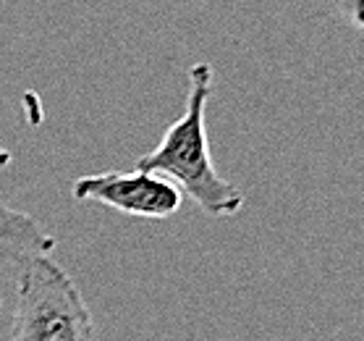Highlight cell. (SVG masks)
<instances>
[{
	"instance_id": "6da1fadb",
	"label": "cell",
	"mask_w": 364,
	"mask_h": 341,
	"mask_svg": "<svg viewBox=\"0 0 364 341\" xmlns=\"http://www.w3.org/2000/svg\"><path fill=\"white\" fill-rule=\"evenodd\" d=\"M213 92V66L194 63L189 68V92L181 118L168 126L155 150L136 160L139 171L168 176L207 216H236L244 208V194L218 174L210 155L205 129L207 98Z\"/></svg>"
},
{
	"instance_id": "277c9868",
	"label": "cell",
	"mask_w": 364,
	"mask_h": 341,
	"mask_svg": "<svg viewBox=\"0 0 364 341\" xmlns=\"http://www.w3.org/2000/svg\"><path fill=\"white\" fill-rule=\"evenodd\" d=\"M55 239L32 216L0 202V263H26L50 255Z\"/></svg>"
},
{
	"instance_id": "7a4b0ae2",
	"label": "cell",
	"mask_w": 364,
	"mask_h": 341,
	"mask_svg": "<svg viewBox=\"0 0 364 341\" xmlns=\"http://www.w3.org/2000/svg\"><path fill=\"white\" fill-rule=\"evenodd\" d=\"M11 341H97L82 291L50 255L21 263Z\"/></svg>"
},
{
	"instance_id": "5b68a950",
	"label": "cell",
	"mask_w": 364,
	"mask_h": 341,
	"mask_svg": "<svg viewBox=\"0 0 364 341\" xmlns=\"http://www.w3.org/2000/svg\"><path fill=\"white\" fill-rule=\"evenodd\" d=\"M11 166V152L0 145V168H9Z\"/></svg>"
},
{
	"instance_id": "3957f363",
	"label": "cell",
	"mask_w": 364,
	"mask_h": 341,
	"mask_svg": "<svg viewBox=\"0 0 364 341\" xmlns=\"http://www.w3.org/2000/svg\"><path fill=\"white\" fill-rule=\"evenodd\" d=\"M76 202H97L124 216L166 221L181 210V189L166 176L147 171H105L79 176L71 187Z\"/></svg>"
}]
</instances>
